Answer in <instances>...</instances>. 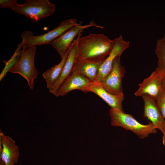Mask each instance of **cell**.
<instances>
[{"mask_svg": "<svg viewBox=\"0 0 165 165\" xmlns=\"http://www.w3.org/2000/svg\"><path fill=\"white\" fill-rule=\"evenodd\" d=\"M0 165H5L4 163L1 160H0Z\"/></svg>", "mask_w": 165, "mask_h": 165, "instance_id": "cell-21", "label": "cell"}, {"mask_svg": "<svg viewBox=\"0 0 165 165\" xmlns=\"http://www.w3.org/2000/svg\"><path fill=\"white\" fill-rule=\"evenodd\" d=\"M144 102V116L149 120L156 129L165 134V120L156 104L155 97L148 94L143 95Z\"/></svg>", "mask_w": 165, "mask_h": 165, "instance_id": "cell-9", "label": "cell"}, {"mask_svg": "<svg viewBox=\"0 0 165 165\" xmlns=\"http://www.w3.org/2000/svg\"><path fill=\"white\" fill-rule=\"evenodd\" d=\"M22 49L20 57L9 72L18 74L27 81L31 90L34 87V80L38 75V72L34 65V59L36 52V46L27 47L22 42Z\"/></svg>", "mask_w": 165, "mask_h": 165, "instance_id": "cell-3", "label": "cell"}, {"mask_svg": "<svg viewBox=\"0 0 165 165\" xmlns=\"http://www.w3.org/2000/svg\"><path fill=\"white\" fill-rule=\"evenodd\" d=\"M162 139H163L162 140H163V144L165 146V134H163V136Z\"/></svg>", "mask_w": 165, "mask_h": 165, "instance_id": "cell-20", "label": "cell"}, {"mask_svg": "<svg viewBox=\"0 0 165 165\" xmlns=\"http://www.w3.org/2000/svg\"><path fill=\"white\" fill-rule=\"evenodd\" d=\"M11 9L37 21L52 15L56 10V5L49 0H28L24 4H17Z\"/></svg>", "mask_w": 165, "mask_h": 165, "instance_id": "cell-5", "label": "cell"}, {"mask_svg": "<svg viewBox=\"0 0 165 165\" xmlns=\"http://www.w3.org/2000/svg\"><path fill=\"white\" fill-rule=\"evenodd\" d=\"M120 57L118 56L115 59L111 71L101 82L104 89L113 95H124L122 81L125 70L121 64Z\"/></svg>", "mask_w": 165, "mask_h": 165, "instance_id": "cell-6", "label": "cell"}, {"mask_svg": "<svg viewBox=\"0 0 165 165\" xmlns=\"http://www.w3.org/2000/svg\"><path fill=\"white\" fill-rule=\"evenodd\" d=\"M109 114L112 125L120 127L126 130H130L141 139L157 132V129L151 123L147 125L141 124L131 115L126 114L118 109L111 108Z\"/></svg>", "mask_w": 165, "mask_h": 165, "instance_id": "cell-2", "label": "cell"}, {"mask_svg": "<svg viewBox=\"0 0 165 165\" xmlns=\"http://www.w3.org/2000/svg\"><path fill=\"white\" fill-rule=\"evenodd\" d=\"M76 39L72 43L68 54L60 77L55 83L49 89L54 95L64 80L72 73L77 58Z\"/></svg>", "mask_w": 165, "mask_h": 165, "instance_id": "cell-15", "label": "cell"}, {"mask_svg": "<svg viewBox=\"0 0 165 165\" xmlns=\"http://www.w3.org/2000/svg\"><path fill=\"white\" fill-rule=\"evenodd\" d=\"M70 49V47L58 64L52 67L42 74V76L46 82L47 88L49 89L51 87L60 77L68 56Z\"/></svg>", "mask_w": 165, "mask_h": 165, "instance_id": "cell-16", "label": "cell"}, {"mask_svg": "<svg viewBox=\"0 0 165 165\" xmlns=\"http://www.w3.org/2000/svg\"><path fill=\"white\" fill-rule=\"evenodd\" d=\"M75 19L65 20L53 29L42 35H35L31 31H25L21 33L23 42L27 47L50 44L78 24Z\"/></svg>", "mask_w": 165, "mask_h": 165, "instance_id": "cell-4", "label": "cell"}, {"mask_svg": "<svg viewBox=\"0 0 165 165\" xmlns=\"http://www.w3.org/2000/svg\"><path fill=\"white\" fill-rule=\"evenodd\" d=\"M17 4L16 0H0V7L1 8H6L12 9Z\"/></svg>", "mask_w": 165, "mask_h": 165, "instance_id": "cell-19", "label": "cell"}, {"mask_svg": "<svg viewBox=\"0 0 165 165\" xmlns=\"http://www.w3.org/2000/svg\"><path fill=\"white\" fill-rule=\"evenodd\" d=\"M82 91L84 92H93L102 98L112 108L118 109L124 112L122 103L124 99V95H113L107 92L100 82L95 81L93 82Z\"/></svg>", "mask_w": 165, "mask_h": 165, "instance_id": "cell-13", "label": "cell"}, {"mask_svg": "<svg viewBox=\"0 0 165 165\" xmlns=\"http://www.w3.org/2000/svg\"><path fill=\"white\" fill-rule=\"evenodd\" d=\"M155 99L158 107L165 120V90L163 87Z\"/></svg>", "mask_w": 165, "mask_h": 165, "instance_id": "cell-18", "label": "cell"}, {"mask_svg": "<svg viewBox=\"0 0 165 165\" xmlns=\"http://www.w3.org/2000/svg\"><path fill=\"white\" fill-rule=\"evenodd\" d=\"M76 38L77 59L104 60L111 52L114 40L103 34L90 33Z\"/></svg>", "mask_w": 165, "mask_h": 165, "instance_id": "cell-1", "label": "cell"}, {"mask_svg": "<svg viewBox=\"0 0 165 165\" xmlns=\"http://www.w3.org/2000/svg\"><path fill=\"white\" fill-rule=\"evenodd\" d=\"M19 156V147L15 141L9 136L0 132V160L5 165H14Z\"/></svg>", "mask_w": 165, "mask_h": 165, "instance_id": "cell-10", "label": "cell"}, {"mask_svg": "<svg viewBox=\"0 0 165 165\" xmlns=\"http://www.w3.org/2000/svg\"><path fill=\"white\" fill-rule=\"evenodd\" d=\"M162 75L161 72L156 68L148 78L138 84L139 88L135 92L136 97L148 94L155 98L162 88Z\"/></svg>", "mask_w": 165, "mask_h": 165, "instance_id": "cell-11", "label": "cell"}, {"mask_svg": "<svg viewBox=\"0 0 165 165\" xmlns=\"http://www.w3.org/2000/svg\"><path fill=\"white\" fill-rule=\"evenodd\" d=\"M154 51L158 59L156 68L162 74V87L165 90V34L157 41Z\"/></svg>", "mask_w": 165, "mask_h": 165, "instance_id": "cell-17", "label": "cell"}, {"mask_svg": "<svg viewBox=\"0 0 165 165\" xmlns=\"http://www.w3.org/2000/svg\"><path fill=\"white\" fill-rule=\"evenodd\" d=\"M92 82L85 76L72 72L59 86L54 95L56 97L62 96L74 90L82 91Z\"/></svg>", "mask_w": 165, "mask_h": 165, "instance_id": "cell-12", "label": "cell"}, {"mask_svg": "<svg viewBox=\"0 0 165 165\" xmlns=\"http://www.w3.org/2000/svg\"><path fill=\"white\" fill-rule=\"evenodd\" d=\"M113 40V48L99 68L96 80L97 82L101 83L103 81L111 71L115 59L118 56H121L123 51L130 46V42L124 41L121 35Z\"/></svg>", "mask_w": 165, "mask_h": 165, "instance_id": "cell-8", "label": "cell"}, {"mask_svg": "<svg viewBox=\"0 0 165 165\" xmlns=\"http://www.w3.org/2000/svg\"><path fill=\"white\" fill-rule=\"evenodd\" d=\"M81 22L72 28L50 44L56 49L61 58L68 51L75 37L82 33L83 30L92 27L103 28L102 26L97 25L93 21L84 25H81Z\"/></svg>", "mask_w": 165, "mask_h": 165, "instance_id": "cell-7", "label": "cell"}, {"mask_svg": "<svg viewBox=\"0 0 165 165\" xmlns=\"http://www.w3.org/2000/svg\"><path fill=\"white\" fill-rule=\"evenodd\" d=\"M105 60L77 59L72 72L85 76L91 82H95L96 81L100 67Z\"/></svg>", "mask_w": 165, "mask_h": 165, "instance_id": "cell-14", "label": "cell"}]
</instances>
